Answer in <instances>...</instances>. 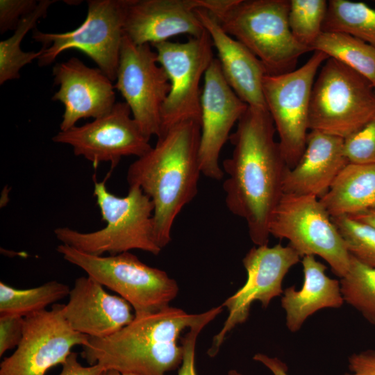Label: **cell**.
Listing matches in <instances>:
<instances>
[{"label":"cell","instance_id":"obj_1","mask_svg":"<svg viewBox=\"0 0 375 375\" xmlns=\"http://www.w3.org/2000/svg\"><path fill=\"white\" fill-rule=\"evenodd\" d=\"M275 133L267 110L248 106L230 135L232 154L222 163L228 175L223 183L226 206L244 220L256 246L268 244L269 222L289 169Z\"/></svg>","mask_w":375,"mask_h":375},{"label":"cell","instance_id":"obj_2","mask_svg":"<svg viewBox=\"0 0 375 375\" xmlns=\"http://www.w3.org/2000/svg\"><path fill=\"white\" fill-rule=\"evenodd\" d=\"M200 136L199 121L176 124L128 168V185L139 187L153 203L155 236L162 249L171 242L176 218L198 193Z\"/></svg>","mask_w":375,"mask_h":375},{"label":"cell","instance_id":"obj_3","mask_svg":"<svg viewBox=\"0 0 375 375\" xmlns=\"http://www.w3.org/2000/svg\"><path fill=\"white\" fill-rule=\"evenodd\" d=\"M223 306L199 314L169 306L161 311L135 317L128 325L105 338H90L82 357L90 365L137 375H167L180 367L183 349L181 334L202 322L210 323Z\"/></svg>","mask_w":375,"mask_h":375},{"label":"cell","instance_id":"obj_4","mask_svg":"<svg viewBox=\"0 0 375 375\" xmlns=\"http://www.w3.org/2000/svg\"><path fill=\"white\" fill-rule=\"evenodd\" d=\"M106 180L98 181L93 177V196L106 226L86 233L58 227L53 231L56 238L61 244L95 256L116 255L133 249L158 255L162 249L155 236L154 206L151 199L135 185L129 186L126 196H116L108 190Z\"/></svg>","mask_w":375,"mask_h":375},{"label":"cell","instance_id":"obj_5","mask_svg":"<svg viewBox=\"0 0 375 375\" xmlns=\"http://www.w3.org/2000/svg\"><path fill=\"white\" fill-rule=\"evenodd\" d=\"M289 8L290 0H231L212 14L226 33L260 60L267 74L277 75L295 69L299 57L311 51L293 36Z\"/></svg>","mask_w":375,"mask_h":375},{"label":"cell","instance_id":"obj_6","mask_svg":"<svg viewBox=\"0 0 375 375\" xmlns=\"http://www.w3.org/2000/svg\"><path fill=\"white\" fill-rule=\"evenodd\" d=\"M56 251L66 261L129 303L135 317L169 307L178 294L177 282L165 271L144 263L130 251L95 256L63 244Z\"/></svg>","mask_w":375,"mask_h":375},{"label":"cell","instance_id":"obj_7","mask_svg":"<svg viewBox=\"0 0 375 375\" xmlns=\"http://www.w3.org/2000/svg\"><path fill=\"white\" fill-rule=\"evenodd\" d=\"M375 115V88L363 76L332 58L320 67L312 88L309 128L342 139Z\"/></svg>","mask_w":375,"mask_h":375},{"label":"cell","instance_id":"obj_8","mask_svg":"<svg viewBox=\"0 0 375 375\" xmlns=\"http://www.w3.org/2000/svg\"><path fill=\"white\" fill-rule=\"evenodd\" d=\"M269 232L276 238L288 240L301 258H322L340 278L347 272L350 253L319 198L283 194L272 213Z\"/></svg>","mask_w":375,"mask_h":375},{"label":"cell","instance_id":"obj_9","mask_svg":"<svg viewBox=\"0 0 375 375\" xmlns=\"http://www.w3.org/2000/svg\"><path fill=\"white\" fill-rule=\"evenodd\" d=\"M129 0H89L84 22L65 33L35 30L33 38L42 44L40 67L51 65L63 51L78 49L87 55L114 83L124 34V20Z\"/></svg>","mask_w":375,"mask_h":375},{"label":"cell","instance_id":"obj_10","mask_svg":"<svg viewBox=\"0 0 375 375\" xmlns=\"http://www.w3.org/2000/svg\"><path fill=\"white\" fill-rule=\"evenodd\" d=\"M328 56L314 51L299 68L263 78L262 90L279 145L288 167L292 168L301 158L309 128V110L312 88L316 76Z\"/></svg>","mask_w":375,"mask_h":375},{"label":"cell","instance_id":"obj_11","mask_svg":"<svg viewBox=\"0 0 375 375\" xmlns=\"http://www.w3.org/2000/svg\"><path fill=\"white\" fill-rule=\"evenodd\" d=\"M157 60L166 72L170 90L161 110L158 137L180 123L201 118V80L213 56V44L206 31L184 42L164 41L151 45ZM158 138V137H157Z\"/></svg>","mask_w":375,"mask_h":375},{"label":"cell","instance_id":"obj_12","mask_svg":"<svg viewBox=\"0 0 375 375\" xmlns=\"http://www.w3.org/2000/svg\"><path fill=\"white\" fill-rule=\"evenodd\" d=\"M114 88L125 99L142 132L149 139L158 137L170 83L151 44H136L124 35Z\"/></svg>","mask_w":375,"mask_h":375},{"label":"cell","instance_id":"obj_13","mask_svg":"<svg viewBox=\"0 0 375 375\" xmlns=\"http://www.w3.org/2000/svg\"><path fill=\"white\" fill-rule=\"evenodd\" d=\"M300 259L289 244L256 246L247 253L242 259L246 282L222 304L227 308L228 315L222 328L212 339L208 351L210 357L217 354L226 337L235 327L247 320L253 302L259 301L267 308L274 298L283 294V279Z\"/></svg>","mask_w":375,"mask_h":375},{"label":"cell","instance_id":"obj_14","mask_svg":"<svg viewBox=\"0 0 375 375\" xmlns=\"http://www.w3.org/2000/svg\"><path fill=\"white\" fill-rule=\"evenodd\" d=\"M62 308V304H54L50 310L24 317L22 340L1 362L0 375H45L62 365L74 347L88 344L90 338L70 326Z\"/></svg>","mask_w":375,"mask_h":375},{"label":"cell","instance_id":"obj_15","mask_svg":"<svg viewBox=\"0 0 375 375\" xmlns=\"http://www.w3.org/2000/svg\"><path fill=\"white\" fill-rule=\"evenodd\" d=\"M131 115L126 102H117L106 115L82 126L60 131L52 140L70 145L75 156H83L95 168L102 162H109L113 169L123 157L139 158L152 148L150 139Z\"/></svg>","mask_w":375,"mask_h":375},{"label":"cell","instance_id":"obj_16","mask_svg":"<svg viewBox=\"0 0 375 375\" xmlns=\"http://www.w3.org/2000/svg\"><path fill=\"white\" fill-rule=\"evenodd\" d=\"M247 108L228 85L218 60L214 58L205 73L201 95L199 160L205 176L216 181L223 178L221 151Z\"/></svg>","mask_w":375,"mask_h":375},{"label":"cell","instance_id":"obj_17","mask_svg":"<svg viewBox=\"0 0 375 375\" xmlns=\"http://www.w3.org/2000/svg\"><path fill=\"white\" fill-rule=\"evenodd\" d=\"M53 75L60 88L52 100L65 108L61 131L75 126L81 119L106 115L116 103L113 82L99 68L89 67L78 58L56 63Z\"/></svg>","mask_w":375,"mask_h":375},{"label":"cell","instance_id":"obj_18","mask_svg":"<svg viewBox=\"0 0 375 375\" xmlns=\"http://www.w3.org/2000/svg\"><path fill=\"white\" fill-rule=\"evenodd\" d=\"M207 0H129L124 34L136 44H153L185 34L200 37L206 31L196 9Z\"/></svg>","mask_w":375,"mask_h":375},{"label":"cell","instance_id":"obj_19","mask_svg":"<svg viewBox=\"0 0 375 375\" xmlns=\"http://www.w3.org/2000/svg\"><path fill=\"white\" fill-rule=\"evenodd\" d=\"M62 312L74 331L91 338L109 337L135 318L129 303L119 296L109 294L88 276L75 280Z\"/></svg>","mask_w":375,"mask_h":375},{"label":"cell","instance_id":"obj_20","mask_svg":"<svg viewBox=\"0 0 375 375\" xmlns=\"http://www.w3.org/2000/svg\"><path fill=\"white\" fill-rule=\"evenodd\" d=\"M196 12L210 35L226 81L248 106L267 109L263 95V78L267 74L260 60L243 44L226 33L208 10Z\"/></svg>","mask_w":375,"mask_h":375},{"label":"cell","instance_id":"obj_21","mask_svg":"<svg viewBox=\"0 0 375 375\" xmlns=\"http://www.w3.org/2000/svg\"><path fill=\"white\" fill-rule=\"evenodd\" d=\"M348 163L344 139L310 130L301 158L285 172L283 194L319 199Z\"/></svg>","mask_w":375,"mask_h":375},{"label":"cell","instance_id":"obj_22","mask_svg":"<svg viewBox=\"0 0 375 375\" xmlns=\"http://www.w3.org/2000/svg\"><path fill=\"white\" fill-rule=\"evenodd\" d=\"M303 280L301 288L283 290L281 303L285 312V324L292 333L301 329L306 319L324 308H338L344 302L340 281L326 275V267L314 256L302 258Z\"/></svg>","mask_w":375,"mask_h":375},{"label":"cell","instance_id":"obj_23","mask_svg":"<svg viewBox=\"0 0 375 375\" xmlns=\"http://www.w3.org/2000/svg\"><path fill=\"white\" fill-rule=\"evenodd\" d=\"M319 201L331 217L375 208V165L348 163Z\"/></svg>","mask_w":375,"mask_h":375},{"label":"cell","instance_id":"obj_24","mask_svg":"<svg viewBox=\"0 0 375 375\" xmlns=\"http://www.w3.org/2000/svg\"><path fill=\"white\" fill-rule=\"evenodd\" d=\"M347 65L366 78L375 88V48L350 35L322 32L311 47Z\"/></svg>","mask_w":375,"mask_h":375},{"label":"cell","instance_id":"obj_25","mask_svg":"<svg viewBox=\"0 0 375 375\" xmlns=\"http://www.w3.org/2000/svg\"><path fill=\"white\" fill-rule=\"evenodd\" d=\"M322 32L350 35L375 48V9L362 2L330 0Z\"/></svg>","mask_w":375,"mask_h":375},{"label":"cell","instance_id":"obj_26","mask_svg":"<svg viewBox=\"0 0 375 375\" xmlns=\"http://www.w3.org/2000/svg\"><path fill=\"white\" fill-rule=\"evenodd\" d=\"M70 290L68 285L57 281L28 289H18L1 281L0 315L26 317L69 296Z\"/></svg>","mask_w":375,"mask_h":375},{"label":"cell","instance_id":"obj_27","mask_svg":"<svg viewBox=\"0 0 375 375\" xmlns=\"http://www.w3.org/2000/svg\"><path fill=\"white\" fill-rule=\"evenodd\" d=\"M56 0L39 1L34 11L23 17L11 37L0 42V84L18 79L20 69L27 64L38 59L43 52L42 48L38 51H23L21 42L26 33L33 28L40 18L47 15L49 6Z\"/></svg>","mask_w":375,"mask_h":375},{"label":"cell","instance_id":"obj_28","mask_svg":"<svg viewBox=\"0 0 375 375\" xmlns=\"http://www.w3.org/2000/svg\"><path fill=\"white\" fill-rule=\"evenodd\" d=\"M340 283L344 301L375 325V267L350 255L348 271Z\"/></svg>","mask_w":375,"mask_h":375},{"label":"cell","instance_id":"obj_29","mask_svg":"<svg viewBox=\"0 0 375 375\" xmlns=\"http://www.w3.org/2000/svg\"><path fill=\"white\" fill-rule=\"evenodd\" d=\"M325 0H290L288 24L294 38L311 50L320 34L326 17Z\"/></svg>","mask_w":375,"mask_h":375},{"label":"cell","instance_id":"obj_30","mask_svg":"<svg viewBox=\"0 0 375 375\" xmlns=\"http://www.w3.org/2000/svg\"><path fill=\"white\" fill-rule=\"evenodd\" d=\"M331 219L350 255L375 267V228L350 216L331 217Z\"/></svg>","mask_w":375,"mask_h":375},{"label":"cell","instance_id":"obj_31","mask_svg":"<svg viewBox=\"0 0 375 375\" xmlns=\"http://www.w3.org/2000/svg\"><path fill=\"white\" fill-rule=\"evenodd\" d=\"M344 152L349 163L375 165V115L344 139Z\"/></svg>","mask_w":375,"mask_h":375},{"label":"cell","instance_id":"obj_32","mask_svg":"<svg viewBox=\"0 0 375 375\" xmlns=\"http://www.w3.org/2000/svg\"><path fill=\"white\" fill-rule=\"evenodd\" d=\"M35 0H0V33L15 30L21 19L35 10Z\"/></svg>","mask_w":375,"mask_h":375},{"label":"cell","instance_id":"obj_33","mask_svg":"<svg viewBox=\"0 0 375 375\" xmlns=\"http://www.w3.org/2000/svg\"><path fill=\"white\" fill-rule=\"evenodd\" d=\"M24 317L14 315H0V356L15 347L22 340Z\"/></svg>","mask_w":375,"mask_h":375},{"label":"cell","instance_id":"obj_34","mask_svg":"<svg viewBox=\"0 0 375 375\" xmlns=\"http://www.w3.org/2000/svg\"><path fill=\"white\" fill-rule=\"evenodd\" d=\"M202 322L188 329L185 335L181 338L183 349V359L178 367V375H197L195 369V347L197 337L201 330L208 324Z\"/></svg>","mask_w":375,"mask_h":375},{"label":"cell","instance_id":"obj_35","mask_svg":"<svg viewBox=\"0 0 375 375\" xmlns=\"http://www.w3.org/2000/svg\"><path fill=\"white\" fill-rule=\"evenodd\" d=\"M350 373L344 375H375V350L354 353L348 358Z\"/></svg>","mask_w":375,"mask_h":375},{"label":"cell","instance_id":"obj_36","mask_svg":"<svg viewBox=\"0 0 375 375\" xmlns=\"http://www.w3.org/2000/svg\"><path fill=\"white\" fill-rule=\"evenodd\" d=\"M78 355L71 352L62 364V370L58 375H103L106 369L99 363L84 367L78 361Z\"/></svg>","mask_w":375,"mask_h":375},{"label":"cell","instance_id":"obj_37","mask_svg":"<svg viewBox=\"0 0 375 375\" xmlns=\"http://www.w3.org/2000/svg\"><path fill=\"white\" fill-rule=\"evenodd\" d=\"M253 359L262 363L273 375H289L287 365L277 357L258 353L253 356Z\"/></svg>","mask_w":375,"mask_h":375},{"label":"cell","instance_id":"obj_38","mask_svg":"<svg viewBox=\"0 0 375 375\" xmlns=\"http://www.w3.org/2000/svg\"><path fill=\"white\" fill-rule=\"evenodd\" d=\"M350 217L375 228V208Z\"/></svg>","mask_w":375,"mask_h":375},{"label":"cell","instance_id":"obj_39","mask_svg":"<svg viewBox=\"0 0 375 375\" xmlns=\"http://www.w3.org/2000/svg\"><path fill=\"white\" fill-rule=\"evenodd\" d=\"M103 375H137L132 373H123L115 369H106Z\"/></svg>","mask_w":375,"mask_h":375},{"label":"cell","instance_id":"obj_40","mask_svg":"<svg viewBox=\"0 0 375 375\" xmlns=\"http://www.w3.org/2000/svg\"><path fill=\"white\" fill-rule=\"evenodd\" d=\"M227 375H242V374L235 369H231L228 372Z\"/></svg>","mask_w":375,"mask_h":375}]
</instances>
